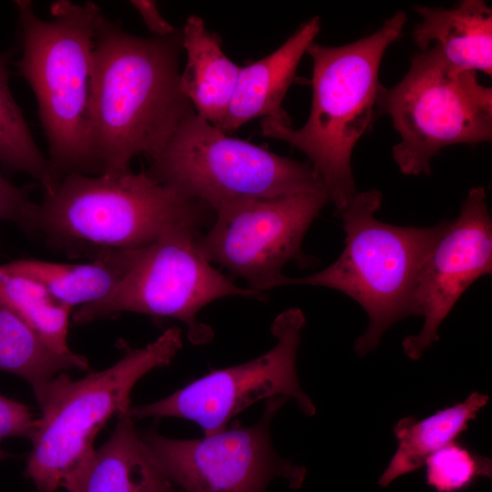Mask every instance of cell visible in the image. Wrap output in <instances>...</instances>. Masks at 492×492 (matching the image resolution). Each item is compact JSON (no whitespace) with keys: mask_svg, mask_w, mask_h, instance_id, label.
Wrapping results in <instances>:
<instances>
[{"mask_svg":"<svg viewBox=\"0 0 492 492\" xmlns=\"http://www.w3.org/2000/svg\"><path fill=\"white\" fill-rule=\"evenodd\" d=\"M181 31L142 37L100 14L93 46L89 144L97 174L130 169L164 149L194 108L180 88Z\"/></svg>","mask_w":492,"mask_h":492,"instance_id":"obj_1","label":"cell"},{"mask_svg":"<svg viewBox=\"0 0 492 492\" xmlns=\"http://www.w3.org/2000/svg\"><path fill=\"white\" fill-rule=\"evenodd\" d=\"M15 5L22 36L16 67L36 99L54 185L72 173L97 175L89 135L94 36L102 11L92 1L58 0L46 20L31 1Z\"/></svg>","mask_w":492,"mask_h":492,"instance_id":"obj_2","label":"cell"},{"mask_svg":"<svg viewBox=\"0 0 492 492\" xmlns=\"http://www.w3.org/2000/svg\"><path fill=\"white\" fill-rule=\"evenodd\" d=\"M404 11L385 20L374 34L341 46L313 42L312 105L299 129L272 119L261 121L264 137L285 141L308 158L324 183L339 216L357 190L351 167L354 148L377 111L379 68L387 47L401 36Z\"/></svg>","mask_w":492,"mask_h":492,"instance_id":"obj_3","label":"cell"},{"mask_svg":"<svg viewBox=\"0 0 492 492\" xmlns=\"http://www.w3.org/2000/svg\"><path fill=\"white\" fill-rule=\"evenodd\" d=\"M208 209L159 183L147 170L72 173L44 194L37 233L68 256L94 258L104 251L149 246L174 228L200 229Z\"/></svg>","mask_w":492,"mask_h":492,"instance_id":"obj_4","label":"cell"},{"mask_svg":"<svg viewBox=\"0 0 492 492\" xmlns=\"http://www.w3.org/2000/svg\"><path fill=\"white\" fill-rule=\"evenodd\" d=\"M182 346L181 331L170 327L142 348H127L111 366L74 380L56 376L39 405L25 475L37 492H80L96 452L97 435L113 415L128 413L135 384L168 365Z\"/></svg>","mask_w":492,"mask_h":492,"instance_id":"obj_5","label":"cell"},{"mask_svg":"<svg viewBox=\"0 0 492 492\" xmlns=\"http://www.w3.org/2000/svg\"><path fill=\"white\" fill-rule=\"evenodd\" d=\"M382 193L357 192L339 215L346 237L341 255L323 270L304 277L284 276V285L339 291L359 303L369 324L354 343L359 355L378 345L399 320L418 315L415 295L425 262L449 220L431 227H401L377 220Z\"/></svg>","mask_w":492,"mask_h":492,"instance_id":"obj_6","label":"cell"},{"mask_svg":"<svg viewBox=\"0 0 492 492\" xmlns=\"http://www.w3.org/2000/svg\"><path fill=\"white\" fill-rule=\"evenodd\" d=\"M377 112L388 114L400 141L393 158L401 173H431L442 149L492 138V89L477 72L450 64L436 46L415 54L395 87L381 86Z\"/></svg>","mask_w":492,"mask_h":492,"instance_id":"obj_7","label":"cell"},{"mask_svg":"<svg viewBox=\"0 0 492 492\" xmlns=\"http://www.w3.org/2000/svg\"><path fill=\"white\" fill-rule=\"evenodd\" d=\"M148 173L215 210L243 199L278 198L325 187L310 162L227 136L193 110L179 122ZM327 190V189H326Z\"/></svg>","mask_w":492,"mask_h":492,"instance_id":"obj_8","label":"cell"},{"mask_svg":"<svg viewBox=\"0 0 492 492\" xmlns=\"http://www.w3.org/2000/svg\"><path fill=\"white\" fill-rule=\"evenodd\" d=\"M200 229L185 226L162 234L137 249L133 261L115 290L106 298L77 308V324L123 312L169 317L182 322L195 344L212 338L211 329L198 322V313L227 296L264 298L262 292L238 286L231 275L214 268L198 247Z\"/></svg>","mask_w":492,"mask_h":492,"instance_id":"obj_9","label":"cell"},{"mask_svg":"<svg viewBox=\"0 0 492 492\" xmlns=\"http://www.w3.org/2000/svg\"><path fill=\"white\" fill-rule=\"evenodd\" d=\"M331 201L323 188L267 199H243L220 204L198 247L211 263L245 280L248 288L262 292L282 286V268L291 261H311L302 251L309 227Z\"/></svg>","mask_w":492,"mask_h":492,"instance_id":"obj_10","label":"cell"},{"mask_svg":"<svg viewBox=\"0 0 492 492\" xmlns=\"http://www.w3.org/2000/svg\"><path fill=\"white\" fill-rule=\"evenodd\" d=\"M288 400H267L261 419L240 423L197 439H176L156 430L138 431L162 473L179 492H264L276 477L298 488L305 468L278 456L270 435L272 421Z\"/></svg>","mask_w":492,"mask_h":492,"instance_id":"obj_11","label":"cell"},{"mask_svg":"<svg viewBox=\"0 0 492 492\" xmlns=\"http://www.w3.org/2000/svg\"><path fill=\"white\" fill-rule=\"evenodd\" d=\"M304 324L302 310L281 313L272 324L277 342L264 354L214 370L159 401L131 406L129 415L133 419L184 418L198 424L204 436L224 430L233 416L255 402L276 396L293 398L304 415H313L314 405L301 388L296 372Z\"/></svg>","mask_w":492,"mask_h":492,"instance_id":"obj_12","label":"cell"},{"mask_svg":"<svg viewBox=\"0 0 492 492\" xmlns=\"http://www.w3.org/2000/svg\"><path fill=\"white\" fill-rule=\"evenodd\" d=\"M486 199L483 187L468 191L458 217L448 222L425 262L415 295L424 325L402 343L412 360L439 340L438 328L463 292L492 273V219Z\"/></svg>","mask_w":492,"mask_h":492,"instance_id":"obj_13","label":"cell"},{"mask_svg":"<svg viewBox=\"0 0 492 492\" xmlns=\"http://www.w3.org/2000/svg\"><path fill=\"white\" fill-rule=\"evenodd\" d=\"M320 29V17H312L275 51L241 67L227 113L218 129L231 133L258 117L291 127L282 100L296 78L301 58Z\"/></svg>","mask_w":492,"mask_h":492,"instance_id":"obj_14","label":"cell"},{"mask_svg":"<svg viewBox=\"0 0 492 492\" xmlns=\"http://www.w3.org/2000/svg\"><path fill=\"white\" fill-rule=\"evenodd\" d=\"M421 22L413 40L421 51L437 47L453 66L492 75V10L483 0H463L455 8L416 5Z\"/></svg>","mask_w":492,"mask_h":492,"instance_id":"obj_15","label":"cell"},{"mask_svg":"<svg viewBox=\"0 0 492 492\" xmlns=\"http://www.w3.org/2000/svg\"><path fill=\"white\" fill-rule=\"evenodd\" d=\"M181 35L187 62L180 73V88L196 114L219 128L241 67L225 55L221 39L207 29L201 17L189 16Z\"/></svg>","mask_w":492,"mask_h":492,"instance_id":"obj_16","label":"cell"},{"mask_svg":"<svg viewBox=\"0 0 492 492\" xmlns=\"http://www.w3.org/2000/svg\"><path fill=\"white\" fill-rule=\"evenodd\" d=\"M80 492H179L142 442L134 419L119 415L109 438L96 449Z\"/></svg>","mask_w":492,"mask_h":492,"instance_id":"obj_17","label":"cell"},{"mask_svg":"<svg viewBox=\"0 0 492 492\" xmlns=\"http://www.w3.org/2000/svg\"><path fill=\"white\" fill-rule=\"evenodd\" d=\"M136 250L104 251L87 263L22 259L3 264L2 267L40 282L55 297L73 309L108 296L128 271Z\"/></svg>","mask_w":492,"mask_h":492,"instance_id":"obj_18","label":"cell"},{"mask_svg":"<svg viewBox=\"0 0 492 492\" xmlns=\"http://www.w3.org/2000/svg\"><path fill=\"white\" fill-rule=\"evenodd\" d=\"M74 369L87 370L88 362L72 351L58 353L0 297V371L23 378L38 405L52 380Z\"/></svg>","mask_w":492,"mask_h":492,"instance_id":"obj_19","label":"cell"},{"mask_svg":"<svg viewBox=\"0 0 492 492\" xmlns=\"http://www.w3.org/2000/svg\"><path fill=\"white\" fill-rule=\"evenodd\" d=\"M488 400L487 395L474 392L464 402L423 420L413 416L400 419L394 426L398 448L379 478V485L386 487L398 477L420 468L429 456L466 431L469 421L476 419Z\"/></svg>","mask_w":492,"mask_h":492,"instance_id":"obj_20","label":"cell"},{"mask_svg":"<svg viewBox=\"0 0 492 492\" xmlns=\"http://www.w3.org/2000/svg\"><path fill=\"white\" fill-rule=\"evenodd\" d=\"M0 297L50 348L61 354L71 352L67 333L73 309L43 284L0 265Z\"/></svg>","mask_w":492,"mask_h":492,"instance_id":"obj_21","label":"cell"},{"mask_svg":"<svg viewBox=\"0 0 492 492\" xmlns=\"http://www.w3.org/2000/svg\"><path fill=\"white\" fill-rule=\"evenodd\" d=\"M8 53H0V163L37 180L44 193L55 185L47 158L37 147L9 86Z\"/></svg>","mask_w":492,"mask_h":492,"instance_id":"obj_22","label":"cell"},{"mask_svg":"<svg viewBox=\"0 0 492 492\" xmlns=\"http://www.w3.org/2000/svg\"><path fill=\"white\" fill-rule=\"evenodd\" d=\"M426 484L438 492H458L471 486L479 477H491V459L471 451L454 440L429 456Z\"/></svg>","mask_w":492,"mask_h":492,"instance_id":"obj_23","label":"cell"},{"mask_svg":"<svg viewBox=\"0 0 492 492\" xmlns=\"http://www.w3.org/2000/svg\"><path fill=\"white\" fill-rule=\"evenodd\" d=\"M38 210L29 188L15 185L0 170V220L13 222L26 233H37Z\"/></svg>","mask_w":492,"mask_h":492,"instance_id":"obj_24","label":"cell"},{"mask_svg":"<svg viewBox=\"0 0 492 492\" xmlns=\"http://www.w3.org/2000/svg\"><path fill=\"white\" fill-rule=\"evenodd\" d=\"M37 425L30 408L0 395V443L7 437L31 439Z\"/></svg>","mask_w":492,"mask_h":492,"instance_id":"obj_25","label":"cell"},{"mask_svg":"<svg viewBox=\"0 0 492 492\" xmlns=\"http://www.w3.org/2000/svg\"><path fill=\"white\" fill-rule=\"evenodd\" d=\"M130 5L136 8L149 30L157 37H166L177 30L161 15L156 2L149 0H133Z\"/></svg>","mask_w":492,"mask_h":492,"instance_id":"obj_26","label":"cell"},{"mask_svg":"<svg viewBox=\"0 0 492 492\" xmlns=\"http://www.w3.org/2000/svg\"><path fill=\"white\" fill-rule=\"evenodd\" d=\"M12 456V455L6 451H5L4 449L1 448L0 446V461L3 460V459H6L8 457Z\"/></svg>","mask_w":492,"mask_h":492,"instance_id":"obj_27","label":"cell"}]
</instances>
